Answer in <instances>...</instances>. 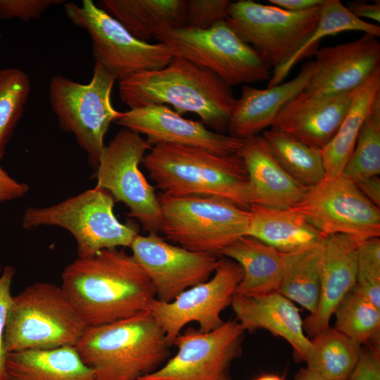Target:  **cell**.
Here are the masks:
<instances>
[{"instance_id": "1", "label": "cell", "mask_w": 380, "mask_h": 380, "mask_svg": "<svg viewBox=\"0 0 380 380\" xmlns=\"http://www.w3.org/2000/svg\"><path fill=\"white\" fill-rule=\"evenodd\" d=\"M61 287L87 327L149 312L156 298L139 263L117 248L75 259L64 269Z\"/></svg>"}, {"instance_id": "2", "label": "cell", "mask_w": 380, "mask_h": 380, "mask_svg": "<svg viewBox=\"0 0 380 380\" xmlns=\"http://www.w3.org/2000/svg\"><path fill=\"white\" fill-rule=\"evenodd\" d=\"M118 87L120 99L130 109L170 105L180 115L196 114L209 129L222 134L236 99L216 74L179 56L161 69L119 80Z\"/></svg>"}, {"instance_id": "3", "label": "cell", "mask_w": 380, "mask_h": 380, "mask_svg": "<svg viewBox=\"0 0 380 380\" xmlns=\"http://www.w3.org/2000/svg\"><path fill=\"white\" fill-rule=\"evenodd\" d=\"M142 164L163 194L220 196L248 210L253 203L248 172L237 153L220 156L196 147L157 144Z\"/></svg>"}, {"instance_id": "4", "label": "cell", "mask_w": 380, "mask_h": 380, "mask_svg": "<svg viewBox=\"0 0 380 380\" xmlns=\"http://www.w3.org/2000/svg\"><path fill=\"white\" fill-rule=\"evenodd\" d=\"M97 380H137L170 356L165 334L149 312L87 327L75 346Z\"/></svg>"}, {"instance_id": "5", "label": "cell", "mask_w": 380, "mask_h": 380, "mask_svg": "<svg viewBox=\"0 0 380 380\" xmlns=\"http://www.w3.org/2000/svg\"><path fill=\"white\" fill-rule=\"evenodd\" d=\"M87 328L62 289L32 284L13 296L6 324V353L75 346Z\"/></svg>"}, {"instance_id": "6", "label": "cell", "mask_w": 380, "mask_h": 380, "mask_svg": "<svg viewBox=\"0 0 380 380\" xmlns=\"http://www.w3.org/2000/svg\"><path fill=\"white\" fill-rule=\"evenodd\" d=\"M160 231L166 239L186 249L218 255L225 246L247 236L251 213L215 196L157 195Z\"/></svg>"}, {"instance_id": "7", "label": "cell", "mask_w": 380, "mask_h": 380, "mask_svg": "<svg viewBox=\"0 0 380 380\" xmlns=\"http://www.w3.org/2000/svg\"><path fill=\"white\" fill-rule=\"evenodd\" d=\"M154 37L175 56L212 71L231 87L268 82L271 77L270 65L224 20L205 30L167 29Z\"/></svg>"}, {"instance_id": "8", "label": "cell", "mask_w": 380, "mask_h": 380, "mask_svg": "<svg viewBox=\"0 0 380 380\" xmlns=\"http://www.w3.org/2000/svg\"><path fill=\"white\" fill-rule=\"evenodd\" d=\"M115 199L107 191L94 187L44 208H27L23 227L58 226L75 237L78 258L119 246L130 247L138 234L134 227L118 221L113 213Z\"/></svg>"}, {"instance_id": "9", "label": "cell", "mask_w": 380, "mask_h": 380, "mask_svg": "<svg viewBox=\"0 0 380 380\" xmlns=\"http://www.w3.org/2000/svg\"><path fill=\"white\" fill-rule=\"evenodd\" d=\"M116 80L95 63L91 80L87 84L61 75H53L50 80L49 100L61 128L74 134L94 168L105 146L103 139L110 125L122 114L111 102Z\"/></svg>"}, {"instance_id": "10", "label": "cell", "mask_w": 380, "mask_h": 380, "mask_svg": "<svg viewBox=\"0 0 380 380\" xmlns=\"http://www.w3.org/2000/svg\"><path fill=\"white\" fill-rule=\"evenodd\" d=\"M64 8L68 18L88 32L95 63L116 79L161 69L175 56L165 44H150L136 39L91 0H83L81 6L64 3Z\"/></svg>"}, {"instance_id": "11", "label": "cell", "mask_w": 380, "mask_h": 380, "mask_svg": "<svg viewBox=\"0 0 380 380\" xmlns=\"http://www.w3.org/2000/svg\"><path fill=\"white\" fill-rule=\"evenodd\" d=\"M320 6L292 12L239 0L231 3L224 20L275 69L286 63L308 39L317 24Z\"/></svg>"}, {"instance_id": "12", "label": "cell", "mask_w": 380, "mask_h": 380, "mask_svg": "<svg viewBox=\"0 0 380 380\" xmlns=\"http://www.w3.org/2000/svg\"><path fill=\"white\" fill-rule=\"evenodd\" d=\"M140 134L123 128L103 148L97 166L96 188L108 191L129 208L127 215L144 230L160 231L161 213L155 187L140 170L146 152L151 148Z\"/></svg>"}, {"instance_id": "13", "label": "cell", "mask_w": 380, "mask_h": 380, "mask_svg": "<svg viewBox=\"0 0 380 380\" xmlns=\"http://www.w3.org/2000/svg\"><path fill=\"white\" fill-rule=\"evenodd\" d=\"M244 334L236 319L208 332L187 327L173 341L176 354L137 380H231V365L241 355Z\"/></svg>"}, {"instance_id": "14", "label": "cell", "mask_w": 380, "mask_h": 380, "mask_svg": "<svg viewBox=\"0 0 380 380\" xmlns=\"http://www.w3.org/2000/svg\"><path fill=\"white\" fill-rule=\"evenodd\" d=\"M293 207L325 236L346 234L360 241L380 236L379 208L343 174L308 187Z\"/></svg>"}, {"instance_id": "15", "label": "cell", "mask_w": 380, "mask_h": 380, "mask_svg": "<svg viewBox=\"0 0 380 380\" xmlns=\"http://www.w3.org/2000/svg\"><path fill=\"white\" fill-rule=\"evenodd\" d=\"M243 277V270L235 261L218 258L213 276L181 293L169 303L153 300L149 312L163 330L171 346L175 338L190 322H197L198 330L213 331L224 321L222 312L231 305L232 297Z\"/></svg>"}, {"instance_id": "16", "label": "cell", "mask_w": 380, "mask_h": 380, "mask_svg": "<svg viewBox=\"0 0 380 380\" xmlns=\"http://www.w3.org/2000/svg\"><path fill=\"white\" fill-rule=\"evenodd\" d=\"M129 248L151 281L156 299L163 303L171 302L184 291L208 280L218 260L217 255L174 246L155 232L138 234Z\"/></svg>"}, {"instance_id": "17", "label": "cell", "mask_w": 380, "mask_h": 380, "mask_svg": "<svg viewBox=\"0 0 380 380\" xmlns=\"http://www.w3.org/2000/svg\"><path fill=\"white\" fill-rule=\"evenodd\" d=\"M116 122L146 137L151 146L167 144L203 148L220 156L236 153L243 139L216 132L201 120L184 118L165 105H150L124 112Z\"/></svg>"}, {"instance_id": "18", "label": "cell", "mask_w": 380, "mask_h": 380, "mask_svg": "<svg viewBox=\"0 0 380 380\" xmlns=\"http://www.w3.org/2000/svg\"><path fill=\"white\" fill-rule=\"evenodd\" d=\"M314 55L315 72L304 91L315 96L354 91L380 68V42L369 34L319 48Z\"/></svg>"}, {"instance_id": "19", "label": "cell", "mask_w": 380, "mask_h": 380, "mask_svg": "<svg viewBox=\"0 0 380 380\" xmlns=\"http://www.w3.org/2000/svg\"><path fill=\"white\" fill-rule=\"evenodd\" d=\"M355 91L328 96H315L303 91L280 110L272 126L321 150L339 128Z\"/></svg>"}, {"instance_id": "20", "label": "cell", "mask_w": 380, "mask_h": 380, "mask_svg": "<svg viewBox=\"0 0 380 380\" xmlns=\"http://www.w3.org/2000/svg\"><path fill=\"white\" fill-rule=\"evenodd\" d=\"M360 242L346 234H334L324 238L318 305L303 322L304 331L310 336L329 327L337 306L355 286Z\"/></svg>"}, {"instance_id": "21", "label": "cell", "mask_w": 380, "mask_h": 380, "mask_svg": "<svg viewBox=\"0 0 380 380\" xmlns=\"http://www.w3.org/2000/svg\"><path fill=\"white\" fill-rule=\"evenodd\" d=\"M231 305L243 329L254 332L265 329L285 339L298 362L305 361L311 341L305 335L298 308L276 291L259 296L235 293Z\"/></svg>"}, {"instance_id": "22", "label": "cell", "mask_w": 380, "mask_h": 380, "mask_svg": "<svg viewBox=\"0 0 380 380\" xmlns=\"http://www.w3.org/2000/svg\"><path fill=\"white\" fill-rule=\"evenodd\" d=\"M315 69V61H311L288 82L265 89L244 85L229 118L228 134L244 139L272 127L285 105L304 91Z\"/></svg>"}, {"instance_id": "23", "label": "cell", "mask_w": 380, "mask_h": 380, "mask_svg": "<svg viewBox=\"0 0 380 380\" xmlns=\"http://www.w3.org/2000/svg\"><path fill=\"white\" fill-rule=\"evenodd\" d=\"M237 153L248 172L253 203L286 208L302 198L308 188L284 170L262 135L244 139Z\"/></svg>"}, {"instance_id": "24", "label": "cell", "mask_w": 380, "mask_h": 380, "mask_svg": "<svg viewBox=\"0 0 380 380\" xmlns=\"http://www.w3.org/2000/svg\"><path fill=\"white\" fill-rule=\"evenodd\" d=\"M248 235L280 253H288L323 242L325 235L293 207L272 208L253 203Z\"/></svg>"}, {"instance_id": "25", "label": "cell", "mask_w": 380, "mask_h": 380, "mask_svg": "<svg viewBox=\"0 0 380 380\" xmlns=\"http://www.w3.org/2000/svg\"><path fill=\"white\" fill-rule=\"evenodd\" d=\"M3 380H97L75 346L6 354Z\"/></svg>"}, {"instance_id": "26", "label": "cell", "mask_w": 380, "mask_h": 380, "mask_svg": "<svg viewBox=\"0 0 380 380\" xmlns=\"http://www.w3.org/2000/svg\"><path fill=\"white\" fill-rule=\"evenodd\" d=\"M186 0H101L96 4L136 39L146 42L158 32L185 27Z\"/></svg>"}, {"instance_id": "27", "label": "cell", "mask_w": 380, "mask_h": 380, "mask_svg": "<svg viewBox=\"0 0 380 380\" xmlns=\"http://www.w3.org/2000/svg\"><path fill=\"white\" fill-rule=\"evenodd\" d=\"M218 255L235 261L243 270L236 293L259 296L278 292L282 265L281 253L276 248L245 236L223 248Z\"/></svg>"}, {"instance_id": "28", "label": "cell", "mask_w": 380, "mask_h": 380, "mask_svg": "<svg viewBox=\"0 0 380 380\" xmlns=\"http://www.w3.org/2000/svg\"><path fill=\"white\" fill-rule=\"evenodd\" d=\"M380 95V68L355 91L349 110L331 139L321 149L325 178L341 175L374 102Z\"/></svg>"}, {"instance_id": "29", "label": "cell", "mask_w": 380, "mask_h": 380, "mask_svg": "<svg viewBox=\"0 0 380 380\" xmlns=\"http://www.w3.org/2000/svg\"><path fill=\"white\" fill-rule=\"evenodd\" d=\"M323 242L281 253L282 274L278 292L313 313L320 293Z\"/></svg>"}, {"instance_id": "30", "label": "cell", "mask_w": 380, "mask_h": 380, "mask_svg": "<svg viewBox=\"0 0 380 380\" xmlns=\"http://www.w3.org/2000/svg\"><path fill=\"white\" fill-rule=\"evenodd\" d=\"M347 31H360L380 37V27L353 15L339 0H324L317 24L305 43L284 65L274 69L267 87L284 82L293 67L303 58L314 55L319 42L327 36Z\"/></svg>"}, {"instance_id": "31", "label": "cell", "mask_w": 380, "mask_h": 380, "mask_svg": "<svg viewBox=\"0 0 380 380\" xmlns=\"http://www.w3.org/2000/svg\"><path fill=\"white\" fill-rule=\"evenodd\" d=\"M361 350L360 343L329 326L312 337L306 367L329 380H347Z\"/></svg>"}, {"instance_id": "32", "label": "cell", "mask_w": 380, "mask_h": 380, "mask_svg": "<svg viewBox=\"0 0 380 380\" xmlns=\"http://www.w3.org/2000/svg\"><path fill=\"white\" fill-rule=\"evenodd\" d=\"M284 170L308 188L325 178L321 150L309 146L272 126L261 134Z\"/></svg>"}, {"instance_id": "33", "label": "cell", "mask_w": 380, "mask_h": 380, "mask_svg": "<svg viewBox=\"0 0 380 380\" xmlns=\"http://www.w3.org/2000/svg\"><path fill=\"white\" fill-rule=\"evenodd\" d=\"M334 315V328L360 345L379 339L380 310L355 289L343 298Z\"/></svg>"}, {"instance_id": "34", "label": "cell", "mask_w": 380, "mask_h": 380, "mask_svg": "<svg viewBox=\"0 0 380 380\" xmlns=\"http://www.w3.org/2000/svg\"><path fill=\"white\" fill-rule=\"evenodd\" d=\"M342 174L353 182L380 174V95L360 129Z\"/></svg>"}, {"instance_id": "35", "label": "cell", "mask_w": 380, "mask_h": 380, "mask_svg": "<svg viewBox=\"0 0 380 380\" xmlns=\"http://www.w3.org/2000/svg\"><path fill=\"white\" fill-rule=\"evenodd\" d=\"M30 90V80L25 72L14 68L0 70V160L23 115Z\"/></svg>"}, {"instance_id": "36", "label": "cell", "mask_w": 380, "mask_h": 380, "mask_svg": "<svg viewBox=\"0 0 380 380\" xmlns=\"http://www.w3.org/2000/svg\"><path fill=\"white\" fill-rule=\"evenodd\" d=\"M357 292L380 310V239L372 237L361 241L357 253Z\"/></svg>"}, {"instance_id": "37", "label": "cell", "mask_w": 380, "mask_h": 380, "mask_svg": "<svg viewBox=\"0 0 380 380\" xmlns=\"http://www.w3.org/2000/svg\"><path fill=\"white\" fill-rule=\"evenodd\" d=\"M232 1L229 0H188L186 2L185 27L205 30L224 20Z\"/></svg>"}, {"instance_id": "38", "label": "cell", "mask_w": 380, "mask_h": 380, "mask_svg": "<svg viewBox=\"0 0 380 380\" xmlns=\"http://www.w3.org/2000/svg\"><path fill=\"white\" fill-rule=\"evenodd\" d=\"M64 4L63 0H0V18H19L28 22L38 20L51 5Z\"/></svg>"}, {"instance_id": "39", "label": "cell", "mask_w": 380, "mask_h": 380, "mask_svg": "<svg viewBox=\"0 0 380 380\" xmlns=\"http://www.w3.org/2000/svg\"><path fill=\"white\" fill-rule=\"evenodd\" d=\"M15 267L6 265L0 270V380H3L6 353L4 346V336L13 296L11 287L15 274Z\"/></svg>"}, {"instance_id": "40", "label": "cell", "mask_w": 380, "mask_h": 380, "mask_svg": "<svg viewBox=\"0 0 380 380\" xmlns=\"http://www.w3.org/2000/svg\"><path fill=\"white\" fill-rule=\"evenodd\" d=\"M347 380H380L379 348L362 349L358 360Z\"/></svg>"}, {"instance_id": "41", "label": "cell", "mask_w": 380, "mask_h": 380, "mask_svg": "<svg viewBox=\"0 0 380 380\" xmlns=\"http://www.w3.org/2000/svg\"><path fill=\"white\" fill-rule=\"evenodd\" d=\"M28 190L26 184L18 182L0 166V203L20 198Z\"/></svg>"}, {"instance_id": "42", "label": "cell", "mask_w": 380, "mask_h": 380, "mask_svg": "<svg viewBox=\"0 0 380 380\" xmlns=\"http://www.w3.org/2000/svg\"><path fill=\"white\" fill-rule=\"evenodd\" d=\"M346 7L356 18L362 20L367 18L380 22V1L373 2L365 1H353L348 2Z\"/></svg>"}, {"instance_id": "43", "label": "cell", "mask_w": 380, "mask_h": 380, "mask_svg": "<svg viewBox=\"0 0 380 380\" xmlns=\"http://www.w3.org/2000/svg\"><path fill=\"white\" fill-rule=\"evenodd\" d=\"M355 184L366 198L376 206L380 207V178L379 176L367 177Z\"/></svg>"}, {"instance_id": "44", "label": "cell", "mask_w": 380, "mask_h": 380, "mask_svg": "<svg viewBox=\"0 0 380 380\" xmlns=\"http://www.w3.org/2000/svg\"><path fill=\"white\" fill-rule=\"evenodd\" d=\"M324 0H269L268 2L280 8L292 11L300 12L320 6Z\"/></svg>"}, {"instance_id": "45", "label": "cell", "mask_w": 380, "mask_h": 380, "mask_svg": "<svg viewBox=\"0 0 380 380\" xmlns=\"http://www.w3.org/2000/svg\"><path fill=\"white\" fill-rule=\"evenodd\" d=\"M294 380H329L312 371L307 367L301 368L295 375Z\"/></svg>"}, {"instance_id": "46", "label": "cell", "mask_w": 380, "mask_h": 380, "mask_svg": "<svg viewBox=\"0 0 380 380\" xmlns=\"http://www.w3.org/2000/svg\"><path fill=\"white\" fill-rule=\"evenodd\" d=\"M255 380H283V379L277 375L265 374V375L258 377Z\"/></svg>"}]
</instances>
